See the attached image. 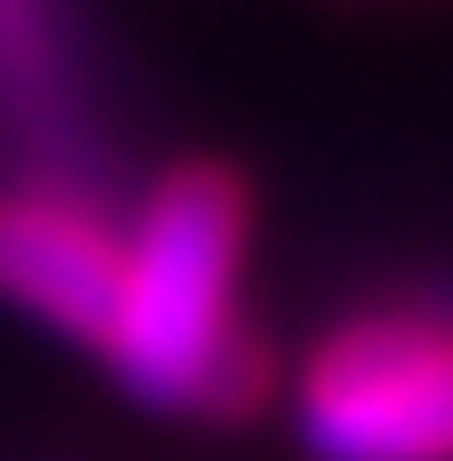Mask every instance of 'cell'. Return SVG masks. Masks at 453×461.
<instances>
[{
    "mask_svg": "<svg viewBox=\"0 0 453 461\" xmlns=\"http://www.w3.org/2000/svg\"><path fill=\"white\" fill-rule=\"evenodd\" d=\"M124 280V230L75 190H0V305L50 321L59 338H107Z\"/></svg>",
    "mask_w": 453,
    "mask_h": 461,
    "instance_id": "obj_3",
    "label": "cell"
},
{
    "mask_svg": "<svg viewBox=\"0 0 453 461\" xmlns=\"http://www.w3.org/2000/svg\"><path fill=\"white\" fill-rule=\"evenodd\" d=\"M313 461H453V321L363 313L330 330L289 395Z\"/></svg>",
    "mask_w": 453,
    "mask_h": 461,
    "instance_id": "obj_2",
    "label": "cell"
},
{
    "mask_svg": "<svg viewBox=\"0 0 453 461\" xmlns=\"http://www.w3.org/2000/svg\"><path fill=\"white\" fill-rule=\"evenodd\" d=\"M248 264V182L214 157L174 165L124 230V280L99 363L149 412L240 420L264 395V355L240 321Z\"/></svg>",
    "mask_w": 453,
    "mask_h": 461,
    "instance_id": "obj_1",
    "label": "cell"
}]
</instances>
